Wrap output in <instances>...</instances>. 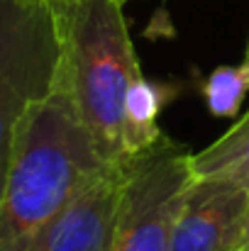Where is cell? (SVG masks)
Masks as SVG:
<instances>
[{"label": "cell", "instance_id": "1", "mask_svg": "<svg viewBox=\"0 0 249 251\" xmlns=\"http://www.w3.org/2000/svg\"><path fill=\"white\" fill-rule=\"evenodd\" d=\"M108 166L59 66L54 88L29 107L17 132L0 193V251H27L66 202Z\"/></svg>", "mask_w": 249, "mask_h": 251}, {"label": "cell", "instance_id": "2", "mask_svg": "<svg viewBox=\"0 0 249 251\" xmlns=\"http://www.w3.org/2000/svg\"><path fill=\"white\" fill-rule=\"evenodd\" d=\"M120 0H79L54 12L61 34V76L98 154L125 161V98L142 76Z\"/></svg>", "mask_w": 249, "mask_h": 251}, {"label": "cell", "instance_id": "3", "mask_svg": "<svg viewBox=\"0 0 249 251\" xmlns=\"http://www.w3.org/2000/svg\"><path fill=\"white\" fill-rule=\"evenodd\" d=\"M61 66V34L52 7L0 0V193L17 132L29 107L49 95Z\"/></svg>", "mask_w": 249, "mask_h": 251}, {"label": "cell", "instance_id": "4", "mask_svg": "<svg viewBox=\"0 0 249 251\" xmlns=\"http://www.w3.org/2000/svg\"><path fill=\"white\" fill-rule=\"evenodd\" d=\"M193 176V154L168 134L127 156L112 251H168L173 222Z\"/></svg>", "mask_w": 249, "mask_h": 251}, {"label": "cell", "instance_id": "5", "mask_svg": "<svg viewBox=\"0 0 249 251\" xmlns=\"http://www.w3.org/2000/svg\"><path fill=\"white\" fill-rule=\"evenodd\" d=\"M249 215V190L230 178L193 176L168 251H242Z\"/></svg>", "mask_w": 249, "mask_h": 251}, {"label": "cell", "instance_id": "6", "mask_svg": "<svg viewBox=\"0 0 249 251\" xmlns=\"http://www.w3.org/2000/svg\"><path fill=\"white\" fill-rule=\"evenodd\" d=\"M125 193V161L90 178L32 239L27 251H112Z\"/></svg>", "mask_w": 249, "mask_h": 251}, {"label": "cell", "instance_id": "7", "mask_svg": "<svg viewBox=\"0 0 249 251\" xmlns=\"http://www.w3.org/2000/svg\"><path fill=\"white\" fill-rule=\"evenodd\" d=\"M173 88L164 83H152L149 78L137 76L125 98V159L152 147L164 132L159 127V115L171 100Z\"/></svg>", "mask_w": 249, "mask_h": 251}, {"label": "cell", "instance_id": "8", "mask_svg": "<svg viewBox=\"0 0 249 251\" xmlns=\"http://www.w3.org/2000/svg\"><path fill=\"white\" fill-rule=\"evenodd\" d=\"M198 178H230L249 190V110L213 144L193 154Z\"/></svg>", "mask_w": 249, "mask_h": 251}, {"label": "cell", "instance_id": "9", "mask_svg": "<svg viewBox=\"0 0 249 251\" xmlns=\"http://www.w3.org/2000/svg\"><path fill=\"white\" fill-rule=\"evenodd\" d=\"M249 93V71L240 66H218L203 83V98L215 117H235Z\"/></svg>", "mask_w": 249, "mask_h": 251}, {"label": "cell", "instance_id": "10", "mask_svg": "<svg viewBox=\"0 0 249 251\" xmlns=\"http://www.w3.org/2000/svg\"><path fill=\"white\" fill-rule=\"evenodd\" d=\"M25 2H34V5H44V7H52L54 12H61V10H66V7H71L74 2H79V0H25Z\"/></svg>", "mask_w": 249, "mask_h": 251}, {"label": "cell", "instance_id": "11", "mask_svg": "<svg viewBox=\"0 0 249 251\" xmlns=\"http://www.w3.org/2000/svg\"><path fill=\"white\" fill-rule=\"evenodd\" d=\"M245 249H249V215H247V225H245Z\"/></svg>", "mask_w": 249, "mask_h": 251}, {"label": "cell", "instance_id": "12", "mask_svg": "<svg viewBox=\"0 0 249 251\" xmlns=\"http://www.w3.org/2000/svg\"><path fill=\"white\" fill-rule=\"evenodd\" d=\"M242 64H245V69L249 71V44H247V54H245V59H242Z\"/></svg>", "mask_w": 249, "mask_h": 251}, {"label": "cell", "instance_id": "13", "mask_svg": "<svg viewBox=\"0 0 249 251\" xmlns=\"http://www.w3.org/2000/svg\"><path fill=\"white\" fill-rule=\"evenodd\" d=\"M120 2H127V0H120Z\"/></svg>", "mask_w": 249, "mask_h": 251}, {"label": "cell", "instance_id": "14", "mask_svg": "<svg viewBox=\"0 0 249 251\" xmlns=\"http://www.w3.org/2000/svg\"><path fill=\"white\" fill-rule=\"evenodd\" d=\"M242 251H249V249H242Z\"/></svg>", "mask_w": 249, "mask_h": 251}]
</instances>
